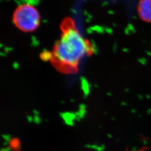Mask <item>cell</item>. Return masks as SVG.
<instances>
[{
	"mask_svg": "<svg viewBox=\"0 0 151 151\" xmlns=\"http://www.w3.org/2000/svg\"><path fill=\"white\" fill-rule=\"evenodd\" d=\"M13 21L20 30L25 32H32L39 27L40 16L34 6L23 4L19 6L14 12Z\"/></svg>",
	"mask_w": 151,
	"mask_h": 151,
	"instance_id": "obj_2",
	"label": "cell"
},
{
	"mask_svg": "<svg viewBox=\"0 0 151 151\" xmlns=\"http://www.w3.org/2000/svg\"><path fill=\"white\" fill-rule=\"evenodd\" d=\"M89 42L83 38L72 22H67L63 33L55 45L53 59L60 70L72 72L76 70L81 60L91 53Z\"/></svg>",
	"mask_w": 151,
	"mask_h": 151,
	"instance_id": "obj_1",
	"label": "cell"
},
{
	"mask_svg": "<svg viewBox=\"0 0 151 151\" xmlns=\"http://www.w3.org/2000/svg\"><path fill=\"white\" fill-rule=\"evenodd\" d=\"M9 147L12 151H20L21 144L19 139L16 138H11L9 141Z\"/></svg>",
	"mask_w": 151,
	"mask_h": 151,
	"instance_id": "obj_4",
	"label": "cell"
},
{
	"mask_svg": "<svg viewBox=\"0 0 151 151\" xmlns=\"http://www.w3.org/2000/svg\"><path fill=\"white\" fill-rule=\"evenodd\" d=\"M137 11L139 17L142 21L151 22V0H140Z\"/></svg>",
	"mask_w": 151,
	"mask_h": 151,
	"instance_id": "obj_3",
	"label": "cell"
}]
</instances>
